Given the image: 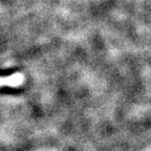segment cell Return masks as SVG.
<instances>
[{
    "label": "cell",
    "mask_w": 151,
    "mask_h": 151,
    "mask_svg": "<svg viewBox=\"0 0 151 151\" xmlns=\"http://www.w3.org/2000/svg\"><path fill=\"white\" fill-rule=\"evenodd\" d=\"M24 81L22 73H14L9 78H0V85H9V86H19Z\"/></svg>",
    "instance_id": "cell-1"
}]
</instances>
